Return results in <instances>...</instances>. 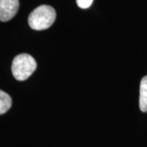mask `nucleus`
<instances>
[{
    "label": "nucleus",
    "instance_id": "obj_1",
    "mask_svg": "<svg viewBox=\"0 0 147 147\" xmlns=\"http://www.w3.org/2000/svg\"><path fill=\"white\" fill-rule=\"evenodd\" d=\"M56 11L53 7L41 5L30 14L28 23L34 30H43L48 29L56 20Z\"/></svg>",
    "mask_w": 147,
    "mask_h": 147
},
{
    "label": "nucleus",
    "instance_id": "obj_2",
    "mask_svg": "<svg viewBox=\"0 0 147 147\" xmlns=\"http://www.w3.org/2000/svg\"><path fill=\"white\" fill-rule=\"evenodd\" d=\"M37 63L30 55L22 53L13 59L11 72L16 80L24 81L35 71Z\"/></svg>",
    "mask_w": 147,
    "mask_h": 147
},
{
    "label": "nucleus",
    "instance_id": "obj_3",
    "mask_svg": "<svg viewBox=\"0 0 147 147\" xmlns=\"http://www.w3.org/2000/svg\"><path fill=\"white\" fill-rule=\"evenodd\" d=\"M19 0H0V21H8L12 19L19 9Z\"/></svg>",
    "mask_w": 147,
    "mask_h": 147
},
{
    "label": "nucleus",
    "instance_id": "obj_4",
    "mask_svg": "<svg viewBox=\"0 0 147 147\" xmlns=\"http://www.w3.org/2000/svg\"><path fill=\"white\" fill-rule=\"evenodd\" d=\"M139 106L142 112H147V76L142 78L140 84Z\"/></svg>",
    "mask_w": 147,
    "mask_h": 147
},
{
    "label": "nucleus",
    "instance_id": "obj_5",
    "mask_svg": "<svg viewBox=\"0 0 147 147\" xmlns=\"http://www.w3.org/2000/svg\"><path fill=\"white\" fill-rule=\"evenodd\" d=\"M12 104V100L9 95L0 90V115H3L9 110Z\"/></svg>",
    "mask_w": 147,
    "mask_h": 147
},
{
    "label": "nucleus",
    "instance_id": "obj_6",
    "mask_svg": "<svg viewBox=\"0 0 147 147\" xmlns=\"http://www.w3.org/2000/svg\"><path fill=\"white\" fill-rule=\"evenodd\" d=\"M93 0H76V3L80 8L86 9L92 5Z\"/></svg>",
    "mask_w": 147,
    "mask_h": 147
}]
</instances>
